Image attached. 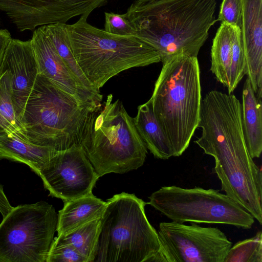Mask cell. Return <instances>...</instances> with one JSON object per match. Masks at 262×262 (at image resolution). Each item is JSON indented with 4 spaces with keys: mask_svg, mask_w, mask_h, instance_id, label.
<instances>
[{
    "mask_svg": "<svg viewBox=\"0 0 262 262\" xmlns=\"http://www.w3.org/2000/svg\"><path fill=\"white\" fill-rule=\"evenodd\" d=\"M57 150L38 145L7 134H0V160L5 159L28 165L35 173Z\"/></svg>",
    "mask_w": 262,
    "mask_h": 262,
    "instance_id": "e0dca14e",
    "label": "cell"
},
{
    "mask_svg": "<svg viewBox=\"0 0 262 262\" xmlns=\"http://www.w3.org/2000/svg\"><path fill=\"white\" fill-rule=\"evenodd\" d=\"M59 55L77 82L84 89L97 95H101L91 85L78 66L73 54L68 34L67 24L55 23L43 26Z\"/></svg>",
    "mask_w": 262,
    "mask_h": 262,
    "instance_id": "d6986e66",
    "label": "cell"
},
{
    "mask_svg": "<svg viewBox=\"0 0 262 262\" xmlns=\"http://www.w3.org/2000/svg\"><path fill=\"white\" fill-rule=\"evenodd\" d=\"M31 40L38 73L78 102L91 105L101 104L102 95L94 94L77 82L57 53L43 26L33 31Z\"/></svg>",
    "mask_w": 262,
    "mask_h": 262,
    "instance_id": "7c38bea8",
    "label": "cell"
},
{
    "mask_svg": "<svg viewBox=\"0 0 262 262\" xmlns=\"http://www.w3.org/2000/svg\"><path fill=\"white\" fill-rule=\"evenodd\" d=\"M242 0H223L220 8L217 20L234 27H241Z\"/></svg>",
    "mask_w": 262,
    "mask_h": 262,
    "instance_id": "4316f807",
    "label": "cell"
},
{
    "mask_svg": "<svg viewBox=\"0 0 262 262\" xmlns=\"http://www.w3.org/2000/svg\"><path fill=\"white\" fill-rule=\"evenodd\" d=\"M240 27L246 75L257 97L262 98V0H242Z\"/></svg>",
    "mask_w": 262,
    "mask_h": 262,
    "instance_id": "5bb4252c",
    "label": "cell"
},
{
    "mask_svg": "<svg viewBox=\"0 0 262 262\" xmlns=\"http://www.w3.org/2000/svg\"><path fill=\"white\" fill-rule=\"evenodd\" d=\"M89 15H81L67 29L76 61L97 91L123 71L161 62L159 53L136 36L109 33L90 24Z\"/></svg>",
    "mask_w": 262,
    "mask_h": 262,
    "instance_id": "277c9868",
    "label": "cell"
},
{
    "mask_svg": "<svg viewBox=\"0 0 262 262\" xmlns=\"http://www.w3.org/2000/svg\"><path fill=\"white\" fill-rule=\"evenodd\" d=\"M107 0H0V10L20 31L90 15Z\"/></svg>",
    "mask_w": 262,
    "mask_h": 262,
    "instance_id": "8fae6325",
    "label": "cell"
},
{
    "mask_svg": "<svg viewBox=\"0 0 262 262\" xmlns=\"http://www.w3.org/2000/svg\"><path fill=\"white\" fill-rule=\"evenodd\" d=\"M101 218L89 222L66 235L57 236L54 240L57 243L72 246L87 259L88 262H94Z\"/></svg>",
    "mask_w": 262,
    "mask_h": 262,
    "instance_id": "44dd1931",
    "label": "cell"
},
{
    "mask_svg": "<svg viewBox=\"0 0 262 262\" xmlns=\"http://www.w3.org/2000/svg\"><path fill=\"white\" fill-rule=\"evenodd\" d=\"M12 207L5 193L3 187L0 184V213L3 217L8 213Z\"/></svg>",
    "mask_w": 262,
    "mask_h": 262,
    "instance_id": "f1b7e54d",
    "label": "cell"
},
{
    "mask_svg": "<svg viewBox=\"0 0 262 262\" xmlns=\"http://www.w3.org/2000/svg\"><path fill=\"white\" fill-rule=\"evenodd\" d=\"M101 105L78 102L38 73L19 119L24 140L56 150L81 145Z\"/></svg>",
    "mask_w": 262,
    "mask_h": 262,
    "instance_id": "3957f363",
    "label": "cell"
},
{
    "mask_svg": "<svg viewBox=\"0 0 262 262\" xmlns=\"http://www.w3.org/2000/svg\"><path fill=\"white\" fill-rule=\"evenodd\" d=\"M148 198L147 204L172 221L226 224L244 229L251 228L255 222L249 212L217 189L163 186Z\"/></svg>",
    "mask_w": 262,
    "mask_h": 262,
    "instance_id": "52a82bcc",
    "label": "cell"
},
{
    "mask_svg": "<svg viewBox=\"0 0 262 262\" xmlns=\"http://www.w3.org/2000/svg\"><path fill=\"white\" fill-rule=\"evenodd\" d=\"M162 63L149 100L173 157H179L188 147L200 122V68L197 57L184 54L173 56Z\"/></svg>",
    "mask_w": 262,
    "mask_h": 262,
    "instance_id": "7a4b0ae2",
    "label": "cell"
},
{
    "mask_svg": "<svg viewBox=\"0 0 262 262\" xmlns=\"http://www.w3.org/2000/svg\"><path fill=\"white\" fill-rule=\"evenodd\" d=\"M224 262H262L261 231L231 246Z\"/></svg>",
    "mask_w": 262,
    "mask_h": 262,
    "instance_id": "603a6c76",
    "label": "cell"
},
{
    "mask_svg": "<svg viewBox=\"0 0 262 262\" xmlns=\"http://www.w3.org/2000/svg\"><path fill=\"white\" fill-rule=\"evenodd\" d=\"M104 31L114 35L136 36L134 29L126 18L125 13L105 12Z\"/></svg>",
    "mask_w": 262,
    "mask_h": 262,
    "instance_id": "484cf974",
    "label": "cell"
},
{
    "mask_svg": "<svg viewBox=\"0 0 262 262\" xmlns=\"http://www.w3.org/2000/svg\"><path fill=\"white\" fill-rule=\"evenodd\" d=\"M160 262H224L232 246L216 227L161 222L158 231Z\"/></svg>",
    "mask_w": 262,
    "mask_h": 262,
    "instance_id": "9c48e42d",
    "label": "cell"
},
{
    "mask_svg": "<svg viewBox=\"0 0 262 262\" xmlns=\"http://www.w3.org/2000/svg\"><path fill=\"white\" fill-rule=\"evenodd\" d=\"M246 75V60L240 28L236 27L231 45L228 74V94H232Z\"/></svg>",
    "mask_w": 262,
    "mask_h": 262,
    "instance_id": "cb8c5ba5",
    "label": "cell"
},
{
    "mask_svg": "<svg viewBox=\"0 0 262 262\" xmlns=\"http://www.w3.org/2000/svg\"><path fill=\"white\" fill-rule=\"evenodd\" d=\"M63 201V207L58 214V236L66 235L89 222L101 218L106 204L93 194Z\"/></svg>",
    "mask_w": 262,
    "mask_h": 262,
    "instance_id": "9a60e30c",
    "label": "cell"
},
{
    "mask_svg": "<svg viewBox=\"0 0 262 262\" xmlns=\"http://www.w3.org/2000/svg\"><path fill=\"white\" fill-rule=\"evenodd\" d=\"M236 27L221 23L212 41L210 71L226 88L231 60V45Z\"/></svg>",
    "mask_w": 262,
    "mask_h": 262,
    "instance_id": "ffe728a7",
    "label": "cell"
},
{
    "mask_svg": "<svg viewBox=\"0 0 262 262\" xmlns=\"http://www.w3.org/2000/svg\"><path fill=\"white\" fill-rule=\"evenodd\" d=\"M257 98L247 78L242 91V122L248 152L258 158L262 151V102Z\"/></svg>",
    "mask_w": 262,
    "mask_h": 262,
    "instance_id": "2e32d148",
    "label": "cell"
},
{
    "mask_svg": "<svg viewBox=\"0 0 262 262\" xmlns=\"http://www.w3.org/2000/svg\"><path fill=\"white\" fill-rule=\"evenodd\" d=\"M57 222L45 201L13 207L0 223V262H46Z\"/></svg>",
    "mask_w": 262,
    "mask_h": 262,
    "instance_id": "ba28073f",
    "label": "cell"
},
{
    "mask_svg": "<svg viewBox=\"0 0 262 262\" xmlns=\"http://www.w3.org/2000/svg\"><path fill=\"white\" fill-rule=\"evenodd\" d=\"M50 195L70 201L93 194L99 176L81 145L57 150L39 170Z\"/></svg>",
    "mask_w": 262,
    "mask_h": 262,
    "instance_id": "30bf717a",
    "label": "cell"
},
{
    "mask_svg": "<svg viewBox=\"0 0 262 262\" xmlns=\"http://www.w3.org/2000/svg\"><path fill=\"white\" fill-rule=\"evenodd\" d=\"M106 203L94 262H160L158 232L146 216V203L126 192Z\"/></svg>",
    "mask_w": 262,
    "mask_h": 262,
    "instance_id": "5b68a950",
    "label": "cell"
},
{
    "mask_svg": "<svg viewBox=\"0 0 262 262\" xmlns=\"http://www.w3.org/2000/svg\"><path fill=\"white\" fill-rule=\"evenodd\" d=\"M134 121L140 136L155 158L167 160L173 157L170 145L154 114L149 99L138 106Z\"/></svg>",
    "mask_w": 262,
    "mask_h": 262,
    "instance_id": "ac0fdd59",
    "label": "cell"
},
{
    "mask_svg": "<svg viewBox=\"0 0 262 262\" xmlns=\"http://www.w3.org/2000/svg\"><path fill=\"white\" fill-rule=\"evenodd\" d=\"M7 134L23 139L21 127L14 110L10 73L0 75V134Z\"/></svg>",
    "mask_w": 262,
    "mask_h": 262,
    "instance_id": "7402d4cb",
    "label": "cell"
},
{
    "mask_svg": "<svg viewBox=\"0 0 262 262\" xmlns=\"http://www.w3.org/2000/svg\"><path fill=\"white\" fill-rule=\"evenodd\" d=\"M46 262H88V260L72 246L54 240Z\"/></svg>",
    "mask_w": 262,
    "mask_h": 262,
    "instance_id": "d4e9b609",
    "label": "cell"
},
{
    "mask_svg": "<svg viewBox=\"0 0 262 262\" xmlns=\"http://www.w3.org/2000/svg\"><path fill=\"white\" fill-rule=\"evenodd\" d=\"M136 1H150V0H136Z\"/></svg>",
    "mask_w": 262,
    "mask_h": 262,
    "instance_id": "f546056e",
    "label": "cell"
},
{
    "mask_svg": "<svg viewBox=\"0 0 262 262\" xmlns=\"http://www.w3.org/2000/svg\"><path fill=\"white\" fill-rule=\"evenodd\" d=\"M216 0L136 1L125 14L136 36L163 62L179 54L198 56L216 21Z\"/></svg>",
    "mask_w": 262,
    "mask_h": 262,
    "instance_id": "6da1fadb",
    "label": "cell"
},
{
    "mask_svg": "<svg viewBox=\"0 0 262 262\" xmlns=\"http://www.w3.org/2000/svg\"><path fill=\"white\" fill-rule=\"evenodd\" d=\"M81 145L99 177L137 169L147 154L134 118L112 94L93 114Z\"/></svg>",
    "mask_w": 262,
    "mask_h": 262,
    "instance_id": "8992f818",
    "label": "cell"
},
{
    "mask_svg": "<svg viewBox=\"0 0 262 262\" xmlns=\"http://www.w3.org/2000/svg\"><path fill=\"white\" fill-rule=\"evenodd\" d=\"M11 75L12 96L16 117L21 113L38 75V66L31 39L24 41L11 38L0 70Z\"/></svg>",
    "mask_w": 262,
    "mask_h": 262,
    "instance_id": "4fadbf2b",
    "label": "cell"
},
{
    "mask_svg": "<svg viewBox=\"0 0 262 262\" xmlns=\"http://www.w3.org/2000/svg\"><path fill=\"white\" fill-rule=\"evenodd\" d=\"M12 38L10 33L7 29H0V70L6 49Z\"/></svg>",
    "mask_w": 262,
    "mask_h": 262,
    "instance_id": "83f0119b",
    "label": "cell"
}]
</instances>
